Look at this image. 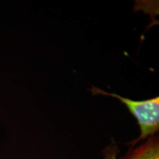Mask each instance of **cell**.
I'll list each match as a JSON object with an SVG mask.
<instances>
[{"label": "cell", "instance_id": "3957f363", "mask_svg": "<svg viewBox=\"0 0 159 159\" xmlns=\"http://www.w3.org/2000/svg\"><path fill=\"white\" fill-rule=\"evenodd\" d=\"M119 149L116 143H112L102 150L103 159H118Z\"/></svg>", "mask_w": 159, "mask_h": 159}, {"label": "cell", "instance_id": "7a4b0ae2", "mask_svg": "<svg viewBox=\"0 0 159 159\" xmlns=\"http://www.w3.org/2000/svg\"><path fill=\"white\" fill-rule=\"evenodd\" d=\"M118 159H159V139L154 135L146 139L144 144L130 149L125 156Z\"/></svg>", "mask_w": 159, "mask_h": 159}, {"label": "cell", "instance_id": "6da1fadb", "mask_svg": "<svg viewBox=\"0 0 159 159\" xmlns=\"http://www.w3.org/2000/svg\"><path fill=\"white\" fill-rule=\"evenodd\" d=\"M93 94H102L118 99L132 114L138 122L140 128V136L130 142V148H133L140 141L145 140L156 134L159 130V97L148 99L146 100L135 101L114 94L108 93L102 89L92 86L91 89Z\"/></svg>", "mask_w": 159, "mask_h": 159}]
</instances>
